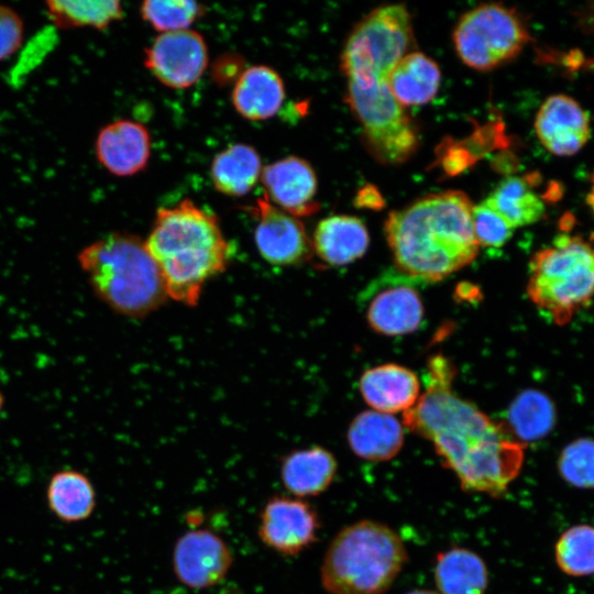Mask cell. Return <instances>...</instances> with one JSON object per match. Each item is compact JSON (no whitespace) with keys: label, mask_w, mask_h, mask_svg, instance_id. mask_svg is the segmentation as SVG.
<instances>
[{"label":"cell","mask_w":594,"mask_h":594,"mask_svg":"<svg viewBox=\"0 0 594 594\" xmlns=\"http://www.w3.org/2000/svg\"><path fill=\"white\" fill-rule=\"evenodd\" d=\"M535 131L542 146L558 156H571L591 136L590 119L581 105L568 95H553L540 106Z\"/></svg>","instance_id":"cell-13"},{"label":"cell","mask_w":594,"mask_h":594,"mask_svg":"<svg viewBox=\"0 0 594 594\" xmlns=\"http://www.w3.org/2000/svg\"><path fill=\"white\" fill-rule=\"evenodd\" d=\"M592 180V187L586 196V204L588 205L590 209L594 213V173L591 177Z\"/></svg>","instance_id":"cell-36"},{"label":"cell","mask_w":594,"mask_h":594,"mask_svg":"<svg viewBox=\"0 0 594 594\" xmlns=\"http://www.w3.org/2000/svg\"><path fill=\"white\" fill-rule=\"evenodd\" d=\"M472 209L466 194L447 190L392 211L384 230L397 270L408 278L439 282L469 265L480 250Z\"/></svg>","instance_id":"cell-3"},{"label":"cell","mask_w":594,"mask_h":594,"mask_svg":"<svg viewBox=\"0 0 594 594\" xmlns=\"http://www.w3.org/2000/svg\"><path fill=\"white\" fill-rule=\"evenodd\" d=\"M355 205L360 208L381 209L385 202L377 188L374 186H365L358 193Z\"/></svg>","instance_id":"cell-35"},{"label":"cell","mask_w":594,"mask_h":594,"mask_svg":"<svg viewBox=\"0 0 594 594\" xmlns=\"http://www.w3.org/2000/svg\"><path fill=\"white\" fill-rule=\"evenodd\" d=\"M142 19L161 33L188 30L206 8L190 0H147L140 7Z\"/></svg>","instance_id":"cell-30"},{"label":"cell","mask_w":594,"mask_h":594,"mask_svg":"<svg viewBox=\"0 0 594 594\" xmlns=\"http://www.w3.org/2000/svg\"><path fill=\"white\" fill-rule=\"evenodd\" d=\"M95 153L100 165L118 177L144 169L151 156V138L140 122L119 119L103 125L96 136Z\"/></svg>","instance_id":"cell-15"},{"label":"cell","mask_w":594,"mask_h":594,"mask_svg":"<svg viewBox=\"0 0 594 594\" xmlns=\"http://www.w3.org/2000/svg\"><path fill=\"white\" fill-rule=\"evenodd\" d=\"M554 560L566 575L594 574V526L574 525L564 530L554 544Z\"/></svg>","instance_id":"cell-29"},{"label":"cell","mask_w":594,"mask_h":594,"mask_svg":"<svg viewBox=\"0 0 594 594\" xmlns=\"http://www.w3.org/2000/svg\"><path fill=\"white\" fill-rule=\"evenodd\" d=\"M45 8L51 22L62 30L100 31L123 18L122 3L118 0H48Z\"/></svg>","instance_id":"cell-28"},{"label":"cell","mask_w":594,"mask_h":594,"mask_svg":"<svg viewBox=\"0 0 594 594\" xmlns=\"http://www.w3.org/2000/svg\"><path fill=\"white\" fill-rule=\"evenodd\" d=\"M262 164L257 151L244 143H234L212 160L210 176L215 188L230 197L246 195L261 178Z\"/></svg>","instance_id":"cell-26"},{"label":"cell","mask_w":594,"mask_h":594,"mask_svg":"<svg viewBox=\"0 0 594 594\" xmlns=\"http://www.w3.org/2000/svg\"><path fill=\"white\" fill-rule=\"evenodd\" d=\"M255 216V246L268 264L280 267L297 266L314 255L312 242L302 222L273 205L264 195L251 208Z\"/></svg>","instance_id":"cell-11"},{"label":"cell","mask_w":594,"mask_h":594,"mask_svg":"<svg viewBox=\"0 0 594 594\" xmlns=\"http://www.w3.org/2000/svg\"><path fill=\"white\" fill-rule=\"evenodd\" d=\"M145 245L168 298L195 307L208 280L226 271L231 246L213 213L183 199L156 211Z\"/></svg>","instance_id":"cell-4"},{"label":"cell","mask_w":594,"mask_h":594,"mask_svg":"<svg viewBox=\"0 0 594 594\" xmlns=\"http://www.w3.org/2000/svg\"><path fill=\"white\" fill-rule=\"evenodd\" d=\"M527 294L558 326L571 320L594 296V243L560 234L529 263Z\"/></svg>","instance_id":"cell-7"},{"label":"cell","mask_w":594,"mask_h":594,"mask_svg":"<svg viewBox=\"0 0 594 594\" xmlns=\"http://www.w3.org/2000/svg\"><path fill=\"white\" fill-rule=\"evenodd\" d=\"M24 41V21L13 8L0 4V62L12 57Z\"/></svg>","instance_id":"cell-33"},{"label":"cell","mask_w":594,"mask_h":594,"mask_svg":"<svg viewBox=\"0 0 594 594\" xmlns=\"http://www.w3.org/2000/svg\"><path fill=\"white\" fill-rule=\"evenodd\" d=\"M414 44L411 16L404 4L394 3L361 19L341 54L345 102L361 125L366 148L382 164H402L419 146L416 124L388 87L389 73Z\"/></svg>","instance_id":"cell-2"},{"label":"cell","mask_w":594,"mask_h":594,"mask_svg":"<svg viewBox=\"0 0 594 594\" xmlns=\"http://www.w3.org/2000/svg\"><path fill=\"white\" fill-rule=\"evenodd\" d=\"M320 527L318 512L310 503L274 495L261 509L257 535L271 550L294 557L317 541Z\"/></svg>","instance_id":"cell-9"},{"label":"cell","mask_w":594,"mask_h":594,"mask_svg":"<svg viewBox=\"0 0 594 594\" xmlns=\"http://www.w3.org/2000/svg\"><path fill=\"white\" fill-rule=\"evenodd\" d=\"M144 64L164 86L185 89L195 85L208 66V48L195 30L161 33L145 51Z\"/></svg>","instance_id":"cell-10"},{"label":"cell","mask_w":594,"mask_h":594,"mask_svg":"<svg viewBox=\"0 0 594 594\" xmlns=\"http://www.w3.org/2000/svg\"><path fill=\"white\" fill-rule=\"evenodd\" d=\"M4 404H6V398H4V394L2 393L1 388H0V415L4 408Z\"/></svg>","instance_id":"cell-38"},{"label":"cell","mask_w":594,"mask_h":594,"mask_svg":"<svg viewBox=\"0 0 594 594\" xmlns=\"http://www.w3.org/2000/svg\"><path fill=\"white\" fill-rule=\"evenodd\" d=\"M407 560L396 531L383 522L359 520L330 541L320 568L321 584L330 594H384Z\"/></svg>","instance_id":"cell-6"},{"label":"cell","mask_w":594,"mask_h":594,"mask_svg":"<svg viewBox=\"0 0 594 594\" xmlns=\"http://www.w3.org/2000/svg\"><path fill=\"white\" fill-rule=\"evenodd\" d=\"M311 242L314 253L323 264L343 266L365 254L370 235L358 217L336 215L317 224Z\"/></svg>","instance_id":"cell-18"},{"label":"cell","mask_w":594,"mask_h":594,"mask_svg":"<svg viewBox=\"0 0 594 594\" xmlns=\"http://www.w3.org/2000/svg\"><path fill=\"white\" fill-rule=\"evenodd\" d=\"M338 470L334 455L320 446L298 449L283 457L280 480L298 498L318 496L331 485Z\"/></svg>","instance_id":"cell-21"},{"label":"cell","mask_w":594,"mask_h":594,"mask_svg":"<svg viewBox=\"0 0 594 594\" xmlns=\"http://www.w3.org/2000/svg\"><path fill=\"white\" fill-rule=\"evenodd\" d=\"M76 258L95 296L118 315L141 318L167 298L145 241L134 234L110 232L81 248Z\"/></svg>","instance_id":"cell-5"},{"label":"cell","mask_w":594,"mask_h":594,"mask_svg":"<svg viewBox=\"0 0 594 594\" xmlns=\"http://www.w3.org/2000/svg\"><path fill=\"white\" fill-rule=\"evenodd\" d=\"M359 387L363 399L373 410L394 414L407 411L419 399L420 383L409 369L387 363L366 370Z\"/></svg>","instance_id":"cell-17"},{"label":"cell","mask_w":594,"mask_h":594,"mask_svg":"<svg viewBox=\"0 0 594 594\" xmlns=\"http://www.w3.org/2000/svg\"><path fill=\"white\" fill-rule=\"evenodd\" d=\"M433 576L439 594H484L488 570L484 560L465 548H451L436 557Z\"/></svg>","instance_id":"cell-24"},{"label":"cell","mask_w":594,"mask_h":594,"mask_svg":"<svg viewBox=\"0 0 594 594\" xmlns=\"http://www.w3.org/2000/svg\"><path fill=\"white\" fill-rule=\"evenodd\" d=\"M348 443L353 453L367 461L383 462L396 457L404 444V428L391 414L366 410L349 425Z\"/></svg>","instance_id":"cell-19"},{"label":"cell","mask_w":594,"mask_h":594,"mask_svg":"<svg viewBox=\"0 0 594 594\" xmlns=\"http://www.w3.org/2000/svg\"><path fill=\"white\" fill-rule=\"evenodd\" d=\"M562 480L576 488H594V439L579 438L566 444L558 458Z\"/></svg>","instance_id":"cell-31"},{"label":"cell","mask_w":594,"mask_h":594,"mask_svg":"<svg viewBox=\"0 0 594 594\" xmlns=\"http://www.w3.org/2000/svg\"><path fill=\"white\" fill-rule=\"evenodd\" d=\"M556 424L552 400L538 389H525L510 403L503 426L518 442L526 444L548 436Z\"/></svg>","instance_id":"cell-27"},{"label":"cell","mask_w":594,"mask_h":594,"mask_svg":"<svg viewBox=\"0 0 594 594\" xmlns=\"http://www.w3.org/2000/svg\"><path fill=\"white\" fill-rule=\"evenodd\" d=\"M284 99L283 79L275 69L266 65L245 68L234 81L233 107L248 120L262 121L274 117Z\"/></svg>","instance_id":"cell-20"},{"label":"cell","mask_w":594,"mask_h":594,"mask_svg":"<svg viewBox=\"0 0 594 594\" xmlns=\"http://www.w3.org/2000/svg\"><path fill=\"white\" fill-rule=\"evenodd\" d=\"M537 178V174L509 176L495 187L484 204L513 229L536 223L546 211L544 200L534 190Z\"/></svg>","instance_id":"cell-23"},{"label":"cell","mask_w":594,"mask_h":594,"mask_svg":"<svg viewBox=\"0 0 594 594\" xmlns=\"http://www.w3.org/2000/svg\"><path fill=\"white\" fill-rule=\"evenodd\" d=\"M472 227L480 246L501 248L513 235L514 229L484 202L473 206Z\"/></svg>","instance_id":"cell-32"},{"label":"cell","mask_w":594,"mask_h":594,"mask_svg":"<svg viewBox=\"0 0 594 594\" xmlns=\"http://www.w3.org/2000/svg\"><path fill=\"white\" fill-rule=\"evenodd\" d=\"M46 501L53 515L67 524L89 518L97 503L90 479L73 469L61 470L51 476Z\"/></svg>","instance_id":"cell-25"},{"label":"cell","mask_w":594,"mask_h":594,"mask_svg":"<svg viewBox=\"0 0 594 594\" xmlns=\"http://www.w3.org/2000/svg\"><path fill=\"white\" fill-rule=\"evenodd\" d=\"M406 594H439L431 590H413L407 592Z\"/></svg>","instance_id":"cell-37"},{"label":"cell","mask_w":594,"mask_h":594,"mask_svg":"<svg viewBox=\"0 0 594 594\" xmlns=\"http://www.w3.org/2000/svg\"><path fill=\"white\" fill-rule=\"evenodd\" d=\"M440 81L437 63L417 51L406 54L388 76L391 92L403 108L428 103L437 95Z\"/></svg>","instance_id":"cell-22"},{"label":"cell","mask_w":594,"mask_h":594,"mask_svg":"<svg viewBox=\"0 0 594 594\" xmlns=\"http://www.w3.org/2000/svg\"><path fill=\"white\" fill-rule=\"evenodd\" d=\"M365 315L369 326L375 332L396 337L418 330L425 309L421 297L414 287L396 283L375 293L369 301Z\"/></svg>","instance_id":"cell-16"},{"label":"cell","mask_w":594,"mask_h":594,"mask_svg":"<svg viewBox=\"0 0 594 594\" xmlns=\"http://www.w3.org/2000/svg\"><path fill=\"white\" fill-rule=\"evenodd\" d=\"M239 69H240L239 57L227 55L217 61L216 67H215V74L217 75L216 77L217 79H219L220 82L227 79H234L235 81L238 77L241 75V73H239Z\"/></svg>","instance_id":"cell-34"},{"label":"cell","mask_w":594,"mask_h":594,"mask_svg":"<svg viewBox=\"0 0 594 594\" xmlns=\"http://www.w3.org/2000/svg\"><path fill=\"white\" fill-rule=\"evenodd\" d=\"M233 554L227 542L208 529L183 534L175 542L172 564L177 580L193 590L219 584L229 573Z\"/></svg>","instance_id":"cell-12"},{"label":"cell","mask_w":594,"mask_h":594,"mask_svg":"<svg viewBox=\"0 0 594 594\" xmlns=\"http://www.w3.org/2000/svg\"><path fill=\"white\" fill-rule=\"evenodd\" d=\"M455 373L449 359L432 356L427 364L426 389L404 413V425L432 443L464 492L502 498L521 470L525 444L452 391Z\"/></svg>","instance_id":"cell-1"},{"label":"cell","mask_w":594,"mask_h":594,"mask_svg":"<svg viewBox=\"0 0 594 594\" xmlns=\"http://www.w3.org/2000/svg\"><path fill=\"white\" fill-rule=\"evenodd\" d=\"M265 197L279 209L299 218L319 209L315 200L317 176L304 158L287 156L262 169Z\"/></svg>","instance_id":"cell-14"},{"label":"cell","mask_w":594,"mask_h":594,"mask_svg":"<svg viewBox=\"0 0 594 594\" xmlns=\"http://www.w3.org/2000/svg\"><path fill=\"white\" fill-rule=\"evenodd\" d=\"M530 40L525 18L495 2L465 12L453 31L458 56L476 70H491L515 59Z\"/></svg>","instance_id":"cell-8"}]
</instances>
